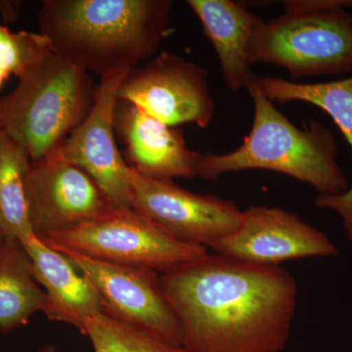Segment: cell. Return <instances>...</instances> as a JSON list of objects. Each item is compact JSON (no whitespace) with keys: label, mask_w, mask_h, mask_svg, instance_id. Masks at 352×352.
I'll use <instances>...</instances> for the list:
<instances>
[{"label":"cell","mask_w":352,"mask_h":352,"mask_svg":"<svg viewBox=\"0 0 352 352\" xmlns=\"http://www.w3.org/2000/svg\"><path fill=\"white\" fill-rule=\"evenodd\" d=\"M129 73L100 78L87 119L50 155L85 170L119 208H131L132 198L131 168L119 151L115 127L120 87Z\"/></svg>","instance_id":"obj_11"},{"label":"cell","mask_w":352,"mask_h":352,"mask_svg":"<svg viewBox=\"0 0 352 352\" xmlns=\"http://www.w3.org/2000/svg\"><path fill=\"white\" fill-rule=\"evenodd\" d=\"M116 132L126 144L131 168L159 180L199 176L204 153L187 147L182 132L126 102H118Z\"/></svg>","instance_id":"obj_13"},{"label":"cell","mask_w":352,"mask_h":352,"mask_svg":"<svg viewBox=\"0 0 352 352\" xmlns=\"http://www.w3.org/2000/svg\"><path fill=\"white\" fill-rule=\"evenodd\" d=\"M8 78V76H7L6 74L2 73V72L0 71V88L2 87V85H4V82H6Z\"/></svg>","instance_id":"obj_23"},{"label":"cell","mask_w":352,"mask_h":352,"mask_svg":"<svg viewBox=\"0 0 352 352\" xmlns=\"http://www.w3.org/2000/svg\"><path fill=\"white\" fill-rule=\"evenodd\" d=\"M161 282L185 352H280L286 346L298 285L281 266L208 254L161 274Z\"/></svg>","instance_id":"obj_1"},{"label":"cell","mask_w":352,"mask_h":352,"mask_svg":"<svg viewBox=\"0 0 352 352\" xmlns=\"http://www.w3.org/2000/svg\"><path fill=\"white\" fill-rule=\"evenodd\" d=\"M45 243L88 258L147 268L160 274L208 254L207 248L176 240L132 208H116L100 219L51 236Z\"/></svg>","instance_id":"obj_6"},{"label":"cell","mask_w":352,"mask_h":352,"mask_svg":"<svg viewBox=\"0 0 352 352\" xmlns=\"http://www.w3.org/2000/svg\"><path fill=\"white\" fill-rule=\"evenodd\" d=\"M131 208L185 244L210 248L234 232L244 210L212 194L193 193L173 180L146 177L131 168Z\"/></svg>","instance_id":"obj_10"},{"label":"cell","mask_w":352,"mask_h":352,"mask_svg":"<svg viewBox=\"0 0 352 352\" xmlns=\"http://www.w3.org/2000/svg\"><path fill=\"white\" fill-rule=\"evenodd\" d=\"M252 76L247 87L254 105L250 133L235 151L204 154L199 177L214 180L224 173L247 170L276 171L308 183L320 196H338L349 189L336 161L332 132L317 122L296 126L277 110Z\"/></svg>","instance_id":"obj_3"},{"label":"cell","mask_w":352,"mask_h":352,"mask_svg":"<svg viewBox=\"0 0 352 352\" xmlns=\"http://www.w3.org/2000/svg\"><path fill=\"white\" fill-rule=\"evenodd\" d=\"M50 47V41L43 34L13 32L0 24V71L8 78H19Z\"/></svg>","instance_id":"obj_20"},{"label":"cell","mask_w":352,"mask_h":352,"mask_svg":"<svg viewBox=\"0 0 352 352\" xmlns=\"http://www.w3.org/2000/svg\"><path fill=\"white\" fill-rule=\"evenodd\" d=\"M38 352H57V351L55 349L54 346H47L39 349Z\"/></svg>","instance_id":"obj_22"},{"label":"cell","mask_w":352,"mask_h":352,"mask_svg":"<svg viewBox=\"0 0 352 352\" xmlns=\"http://www.w3.org/2000/svg\"><path fill=\"white\" fill-rule=\"evenodd\" d=\"M187 3L214 46L226 85L233 92L247 88L254 76L252 47L263 20L231 0H188Z\"/></svg>","instance_id":"obj_15"},{"label":"cell","mask_w":352,"mask_h":352,"mask_svg":"<svg viewBox=\"0 0 352 352\" xmlns=\"http://www.w3.org/2000/svg\"><path fill=\"white\" fill-rule=\"evenodd\" d=\"M0 11L6 19H14L16 14L18 13V9L15 8L13 2H0Z\"/></svg>","instance_id":"obj_21"},{"label":"cell","mask_w":352,"mask_h":352,"mask_svg":"<svg viewBox=\"0 0 352 352\" xmlns=\"http://www.w3.org/2000/svg\"><path fill=\"white\" fill-rule=\"evenodd\" d=\"M47 300L44 315L68 324L85 335L87 321L103 312V302L91 282L65 254L34 234L20 241Z\"/></svg>","instance_id":"obj_14"},{"label":"cell","mask_w":352,"mask_h":352,"mask_svg":"<svg viewBox=\"0 0 352 352\" xmlns=\"http://www.w3.org/2000/svg\"><path fill=\"white\" fill-rule=\"evenodd\" d=\"M85 336L94 352H185L156 336L100 312L87 321Z\"/></svg>","instance_id":"obj_19"},{"label":"cell","mask_w":352,"mask_h":352,"mask_svg":"<svg viewBox=\"0 0 352 352\" xmlns=\"http://www.w3.org/2000/svg\"><path fill=\"white\" fill-rule=\"evenodd\" d=\"M53 249L65 254L91 282L100 296L104 312L182 346L179 320L164 295L160 273L88 258L62 248Z\"/></svg>","instance_id":"obj_9"},{"label":"cell","mask_w":352,"mask_h":352,"mask_svg":"<svg viewBox=\"0 0 352 352\" xmlns=\"http://www.w3.org/2000/svg\"><path fill=\"white\" fill-rule=\"evenodd\" d=\"M352 1H286L285 13L261 23L252 63L276 65L294 78L352 69Z\"/></svg>","instance_id":"obj_5"},{"label":"cell","mask_w":352,"mask_h":352,"mask_svg":"<svg viewBox=\"0 0 352 352\" xmlns=\"http://www.w3.org/2000/svg\"><path fill=\"white\" fill-rule=\"evenodd\" d=\"M0 99V131L24 148L31 161L59 149L94 107L89 73L51 48Z\"/></svg>","instance_id":"obj_4"},{"label":"cell","mask_w":352,"mask_h":352,"mask_svg":"<svg viewBox=\"0 0 352 352\" xmlns=\"http://www.w3.org/2000/svg\"><path fill=\"white\" fill-rule=\"evenodd\" d=\"M171 8L168 0H46L39 34L69 61L107 78L154 54L168 34Z\"/></svg>","instance_id":"obj_2"},{"label":"cell","mask_w":352,"mask_h":352,"mask_svg":"<svg viewBox=\"0 0 352 352\" xmlns=\"http://www.w3.org/2000/svg\"><path fill=\"white\" fill-rule=\"evenodd\" d=\"M31 157L0 131V231L4 237L24 240L32 233L25 193Z\"/></svg>","instance_id":"obj_18"},{"label":"cell","mask_w":352,"mask_h":352,"mask_svg":"<svg viewBox=\"0 0 352 352\" xmlns=\"http://www.w3.org/2000/svg\"><path fill=\"white\" fill-rule=\"evenodd\" d=\"M47 300L31 259L20 240L0 241V332L27 325L38 312L44 314Z\"/></svg>","instance_id":"obj_17"},{"label":"cell","mask_w":352,"mask_h":352,"mask_svg":"<svg viewBox=\"0 0 352 352\" xmlns=\"http://www.w3.org/2000/svg\"><path fill=\"white\" fill-rule=\"evenodd\" d=\"M210 249L226 258L268 266H279L289 259L338 254L325 234L303 222L298 214L261 206L244 210L241 226Z\"/></svg>","instance_id":"obj_12"},{"label":"cell","mask_w":352,"mask_h":352,"mask_svg":"<svg viewBox=\"0 0 352 352\" xmlns=\"http://www.w3.org/2000/svg\"><path fill=\"white\" fill-rule=\"evenodd\" d=\"M25 193L32 233L43 242L118 208L85 170L52 156L31 161Z\"/></svg>","instance_id":"obj_7"},{"label":"cell","mask_w":352,"mask_h":352,"mask_svg":"<svg viewBox=\"0 0 352 352\" xmlns=\"http://www.w3.org/2000/svg\"><path fill=\"white\" fill-rule=\"evenodd\" d=\"M4 238V236H3V234L1 233V231H0V241H1L2 239H3Z\"/></svg>","instance_id":"obj_24"},{"label":"cell","mask_w":352,"mask_h":352,"mask_svg":"<svg viewBox=\"0 0 352 352\" xmlns=\"http://www.w3.org/2000/svg\"><path fill=\"white\" fill-rule=\"evenodd\" d=\"M256 85L270 101H302L322 109L340 127L352 152V78L336 82L298 83L280 78H258ZM317 207L337 212L352 242V185L338 196H320Z\"/></svg>","instance_id":"obj_16"},{"label":"cell","mask_w":352,"mask_h":352,"mask_svg":"<svg viewBox=\"0 0 352 352\" xmlns=\"http://www.w3.org/2000/svg\"><path fill=\"white\" fill-rule=\"evenodd\" d=\"M206 69L177 55L161 53L126 76L119 100L132 104L170 126L196 124L206 129L215 105Z\"/></svg>","instance_id":"obj_8"}]
</instances>
